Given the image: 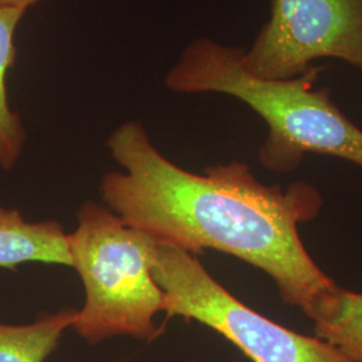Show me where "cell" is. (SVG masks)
Here are the masks:
<instances>
[{"label":"cell","instance_id":"obj_4","mask_svg":"<svg viewBox=\"0 0 362 362\" xmlns=\"http://www.w3.org/2000/svg\"><path fill=\"white\" fill-rule=\"evenodd\" d=\"M152 272L164 291L168 318L207 326L252 362H351L324 339L297 333L248 308L220 285L197 255L158 242Z\"/></svg>","mask_w":362,"mask_h":362},{"label":"cell","instance_id":"obj_9","mask_svg":"<svg viewBox=\"0 0 362 362\" xmlns=\"http://www.w3.org/2000/svg\"><path fill=\"white\" fill-rule=\"evenodd\" d=\"M78 310L43 313L27 325L0 324V362H46L58 349Z\"/></svg>","mask_w":362,"mask_h":362},{"label":"cell","instance_id":"obj_7","mask_svg":"<svg viewBox=\"0 0 362 362\" xmlns=\"http://www.w3.org/2000/svg\"><path fill=\"white\" fill-rule=\"evenodd\" d=\"M314 324V336L344 353L351 362H362V293L337 285L305 314Z\"/></svg>","mask_w":362,"mask_h":362},{"label":"cell","instance_id":"obj_3","mask_svg":"<svg viewBox=\"0 0 362 362\" xmlns=\"http://www.w3.org/2000/svg\"><path fill=\"white\" fill-rule=\"evenodd\" d=\"M77 221L67 243L85 303L73 329L90 345L119 336L155 341L163 332L156 314L165 303L152 272L158 242L95 202L81 206Z\"/></svg>","mask_w":362,"mask_h":362},{"label":"cell","instance_id":"obj_5","mask_svg":"<svg viewBox=\"0 0 362 362\" xmlns=\"http://www.w3.org/2000/svg\"><path fill=\"white\" fill-rule=\"evenodd\" d=\"M321 58L362 70V0H272L242 64L252 76L288 79Z\"/></svg>","mask_w":362,"mask_h":362},{"label":"cell","instance_id":"obj_2","mask_svg":"<svg viewBox=\"0 0 362 362\" xmlns=\"http://www.w3.org/2000/svg\"><path fill=\"white\" fill-rule=\"evenodd\" d=\"M243 49L212 38L189 42L165 74L167 89L180 94L230 95L263 118L269 133L259 163L275 173L297 170L309 153L332 156L362 168V129L333 100L329 88L314 89L324 67L288 79L252 76L242 64Z\"/></svg>","mask_w":362,"mask_h":362},{"label":"cell","instance_id":"obj_10","mask_svg":"<svg viewBox=\"0 0 362 362\" xmlns=\"http://www.w3.org/2000/svg\"><path fill=\"white\" fill-rule=\"evenodd\" d=\"M45 1V0H0V6H7V7H18V8H25L28 10L31 6Z\"/></svg>","mask_w":362,"mask_h":362},{"label":"cell","instance_id":"obj_6","mask_svg":"<svg viewBox=\"0 0 362 362\" xmlns=\"http://www.w3.org/2000/svg\"><path fill=\"white\" fill-rule=\"evenodd\" d=\"M25 263L71 267L65 230L58 221L31 223L18 209L0 206V269L16 272Z\"/></svg>","mask_w":362,"mask_h":362},{"label":"cell","instance_id":"obj_11","mask_svg":"<svg viewBox=\"0 0 362 362\" xmlns=\"http://www.w3.org/2000/svg\"><path fill=\"white\" fill-rule=\"evenodd\" d=\"M192 362H194V361H192Z\"/></svg>","mask_w":362,"mask_h":362},{"label":"cell","instance_id":"obj_1","mask_svg":"<svg viewBox=\"0 0 362 362\" xmlns=\"http://www.w3.org/2000/svg\"><path fill=\"white\" fill-rule=\"evenodd\" d=\"M106 146L122 170L105 173L101 197L132 227L194 255L215 250L246 262L272 278L284 303L305 314L336 287L298 230L322 208L310 184L266 185L240 161L189 172L163 155L134 119L113 130Z\"/></svg>","mask_w":362,"mask_h":362},{"label":"cell","instance_id":"obj_8","mask_svg":"<svg viewBox=\"0 0 362 362\" xmlns=\"http://www.w3.org/2000/svg\"><path fill=\"white\" fill-rule=\"evenodd\" d=\"M27 10L0 6V168L11 170L23 152L27 134L8 101L7 76L16 59L15 34Z\"/></svg>","mask_w":362,"mask_h":362}]
</instances>
